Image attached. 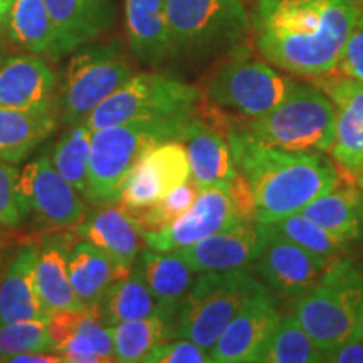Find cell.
Instances as JSON below:
<instances>
[{
  "instance_id": "obj_40",
  "label": "cell",
  "mask_w": 363,
  "mask_h": 363,
  "mask_svg": "<svg viewBox=\"0 0 363 363\" xmlns=\"http://www.w3.org/2000/svg\"><path fill=\"white\" fill-rule=\"evenodd\" d=\"M330 363H363V338L352 337L343 342L340 347L326 353V360Z\"/></svg>"
},
{
  "instance_id": "obj_36",
  "label": "cell",
  "mask_w": 363,
  "mask_h": 363,
  "mask_svg": "<svg viewBox=\"0 0 363 363\" xmlns=\"http://www.w3.org/2000/svg\"><path fill=\"white\" fill-rule=\"evenodd\" d=\"M27 352H54L45 320H27L0 326V362Z\"/></svg>"
},
{
  "instance_id": "obj_10",
  "label": "cell",
  "mask_w": 363,
  "mask_h": 363,
  "mask_svg": "<svg viewBox=\"0 0 363 363\" xmlns=\"http://www.w3.org/2000/svg\"><path fill=\"white\" fill-rule=\"evenodd\" d=\"M133 76L116 44L76 49L62 72L61 118L66 126L84 123L93 110Z\"/></svg>"
},
{
  "instance_id": "obj_35",
  "label": "cell",
  "mask_w": 363,
  "mask_h": 363,
  "mask_svg": "<svg viewBox=\"0 0 363 363\" xmlns=\"http://www.w3.org/2000/svg\"><path fill=\"white\" fill-rule=\"evenodd\" d=\"M201 187L192 179L179 185V187L172 190L169 195L158 201L153 206L147 208H142V211L131 212V217H133L136 224L140 225L142 230H160L163 227L170 225L172 222L187 212L195 199L201 194Z\"/></svg>"
},
{
  "instance_id": "obj_2",
  "label": "cell",
  "mask_w": 363,
  "mask_h": 363,
  "mask_svg": "<svg viewBox=\"0 0 363 363\" xmlns=\"http://www.w3.org/2000/svg\"><path fill=\"white\" fill-rule=\"evenodd\" d=\"M235 169L247 180L256 202V220L274 224L298 214L342 180L321 152H294L264 145L246 131L224 126Z\"/></svg>"
},
{
  "instance_id": "obj_16",
  "label": "cell",
  "mask_w": 363,
  "mask_h": 363,
  "mask_svg": "<svg viewBox=\"0 0 363 363\" xmlns=\"http://www.w3.org/2000/svg\"><path fill=\"white\" fill-rule=\"evenodd\" d=\"M337 110V131L330 153L342 170L357 175L363 169V83L328 74L313 79Z\"/></svg>"
},
{
  "instance_id": "obj_38",
  "label": "cell",
  "mask_w": 363,
  "mask_h": 363,
  "mask_svg": "<svg viewBox=\"0 0 363 363\" xmlns=\"http://www.w3.org/2000/svg\"><path fill=\"white\" fill-rule=\"evenodd\" d=\"M147 363H208L211 353L187 338L167 340L145 358Z\"/></svg>"
},
{
  "instance_id": "obj_28",
  "label": "cell",
  "mask_w": 363,
  "mask_h": 363,
  "mask_svg": "<svg viewBox=\"0 0 363 363\" xmlns=\"http://www.w3.org/2000/svg\"><path fill=\"white\" fill-rule=\"evenodd\" d=\"M67 267L72 289L84 308H96L106 289L123 278L106 254L83 239L71 246Z\"/></svg>"
},
{
  "instance_id": "obj_8",
  "label": "cell",
  "mask_w": 363,
  "mask_h": 363,
  "mask_svg": "<svg viewBox=\"0 0 363 363\" xmlns=\"http://www.w3.org/2000/svg\"><path fill=\"white\" fill-rule=\"evenodd\" d=\"M262 288L252 269L199 272L174 318V338H187L211 353L230 320Z\"/></svg>"
},
{
  "instance_id": "obj_9",
  "label": "cell",
  "mask_w": 363,
  "mask_h": 363,
  "mask_svg": "<svg viewBox=\"0 0 363 363\" xmlns=\"http://www.w3.org/2000/svg\"><path fill=\"white\" fill-rule=\"evenodd\" d=\"M296 83L267 61L242 51L212 72L206 83V98L220 111L239 118H259L274 110Z\"/></svg>"
},
{
  "instance_id": "obj_44",
  "label": "cell",
  "mask_w": 363,
  "mask_h": 363,
  "mask_svg": "<svg viewBox=\"0 0 363 363\" xmlns=\"http://www.w3.org/2000/svg\"><path fill=\"white\" fill-rule=\"evenodd\" d=\"M13 0H0V24L6 21V17L9 16V11H11Z\"/></svg>"
},
{
  "instance_id": "obj_23",
  "label": "cell",
  "mask_w": 363,
  "mask_h": 363,
  "mask_svg": "<svg viewBox=\"0 0 363 363\" xmlns=\"http://www.w3.org/2000/svg\"><path fill=\"white\" fill-rule=\"evenodd\" d=\"M56 29L57 56L89 44L115 19L113 0H44Z\"/></svg>"
},
{
  "instance_id": "obj_4",
  "label": "cell",
  "mask_w": 363,
  "mask_h": 363,
  "mask_svg": "<svg viewBox=\"0 0 363 363\" xmlns=\"http://www.w3.org/2000/svg\"><path fill=\"white\" fill-rule=\"evenodd\" d=\"M172 57L202 62L244 51L251 17L242 0H165Z\"/></svg>"
},
{
  "instance_id": "obj_18",
  "label": "cell",
  "mask_w": 363,
  "mask_h": 363,
  "mask_svg": "<svg viewBox=\"0 0 363 363\" xmlns=\"http://www.w3.org/2000/svg\"><path fill=\"white\" fill-rule=\"evenodd\" d=\"M76 238L88 240L115 262L123 278L130 276L145 244L140 225L123 208L104 206L72 227Z\"/></svg>"
},
{
  "instance_id": "obj_15",
  "label": "cell",
  "mask_w": 363,
  "mask_h": 363,
  "mask_svg": "<svg viewBox=\"0 0 363 363\" xmlns=\"http://www.w3.org/2000/svg\"><path fill=\"white\" fill-rule=\"evenodd\" d=\"M283 313L272 291L262 288L225 326L211 350L216 363H259Z\"/></svg>"
},
{
  "instance_id": "obj_34",
  "label": "cell",
  "mask_w": 363,
  "mask_h": 363,
  "mask_svg": "<svg viewBox=\"0 0 363 363\" xmlns=\"http://www.w3.org/2000/svg\"><path fill=\"white\" fill-rule=\"evenodd\" d=\"M269 225H272V229L278 230L279 234H283L284 238L293 240L294 244L305 247L306 251L325 257L331 264L347 256L348 246L335 239L330 233H326L323 227L316 224L303 212L284 217V219Z\"/></svg>"
},
{
  "instance_id": "obj_43",
  "label": "cell",
  "mask_w": 363,
  "mask_h": 363,
  "mask_svg": "<svg viewBox=\"0 0 363 363\" xmlns=\"http://www.w3.org/2000/svg\"><path fill=\"white\" fill-rule=\"evenodd\" d=\"M353 337L357 338H363V293H362V299H360V308H358V318H357V328Z\"/></svg>"
},
{
  "instance_id": "obj_17",
  "label": "cell",
  "mask_w": 363,
  "mask_h": 363,
  "mask_svg": "<svg viewBox=\"0 0 363 363\" xmlns=\"http://www.w3.org/2000/svg\"><path fill=\"white\" fill-rule=\"evenodd\" d=\"M264 230L257 220L239 222L238 225L208 235L199 242L175 251L197 272L251 269L261 251Z\"/></svg>"
},
{
  "instance_id": "obj_42",
  "label": "cell",
  "mask_w": 363,
  "mask_h": 363,
  "mask_svg": "<svg viewBox=\"0 0 363 363\" xmlns=\"http://www.w3.org/2000/svg\"><path fill=\"white\" fill-rule=\"evenodd\" d=\"M9 227L0 225V271H2L4 261H6L7 249H9V235H7Z\"/></svg>"
},
{
  "instance_id": "obj_39",
  "label": "cell",
  "mask_w": 363,
  "mask_h": 363,
  "mask_svg": "<svg viewBox=\"0 0 363 363\" xmlns=\"http://www.w3.org/2000/svg\"><path fill=\"white\" fill-rule=\"evenodd\" d=\"M345 78L357 79L363 83V11L357 17L350 34L345 40L337 71Z\"/></svg>"
},
{
  "instance_id": "obj_14",
  "label": "cell",
  "mask_w": 363,
  "mask_h": 363,
  "mask_svg": "<svg viewBox=\"0 0 363 363\" xmlns=\"http://www.w3.org/2000/svg\"><path fill=\"white\" fill-rule=\"evenodd\" d=\"M240 217L224 189H202L192 207L160 230H142L145 246L160 252H175L208 235L238 225Z\"/></svg>"
},
{
  "instance_id": "obj_31",
  "label": "cell",
  "mask_w": 363,
  "mask_h": 363,
  "mask_svg": "<svg viewBox=\"0 0 363 363\" xmlns=\"http://www.w3.org/2000/svg\"><path fill=\"white\" fill-rule=\"evenodd\" d=\"M111 333L116 362H145L153 348L174 338V320L163 316H150L121 321L111 326Z\"/></svg>"
},
{
  "instance_id": "obj_20",
  "label": "cell",
  "mask_w": 363,
  "mask_h": 363,
  "mask_svg": "<svg viewBox=\"0 0 363 363\" xmlns=\"http://www.w3.org/2000/svg\"><path fill=\"white\" fill-rule=\"evenodd\" d=\"M56 86V74L38 54L0 59V106L52 110Z\"/></svg>"
},
{
  "instance_id": "obj_5",
  "label": "cell",
  "mask_w": 363,
  "mask_h": 363,
  "mask_svg": "<svg viewBox=\"0 0 363 363\" xmlns=\"http://www.w3.org/2000/svg\"><path fill=\"white\" fill-rule=\"evenodd\" d=\"M190 121L128 123L94 130L91 135L88 182L83 197L96 207L115 206L120 201L126 177L140 158L167 140L182 142Z\"/></svg>"
},
{
  "instance_id": "obj_45",
  "label": "cell",
  "mask_w": 363,
  "mask_h": 363,
  "mask_svg": "<svg viewBox=\"0 0 363 363\" xmlns=\"http://www.w3.org/2000/svg\"><path fill=\"white\" fill-rule=\"evenodd\" d=\"M355 177H357V187H358V190H360L362 199H363V169L358 172Z\"/></svg>"
},
{
  "instance_id": "obj_3",
  "label": "cell",
  "mask_w": 363,
  "mask_h": 363,
  "mask_svg": "<svg viewBox=\"0 0 363 363\" xmlns=\"http://www.w3.org/2000/svg\"><path fill=\"white\" fill-rule=\"evenodd\" d=\"M217 125L246 131L257 142L294 152H330L337 131V110L315 83H296L274 110L259 118L216 116Z\"/></svg>"
},
{
  "instance_id": "obj_24",
  "label": "cell",
  "mask_w": 363,
  "mask_h": 363,
  "mask_svg": "<svg viewBox=\"0 0 363 363\" xmlns=\"http://www.w3.org/2000/svg\"><path fill=\"white\" fill-rule=\"evenodd\" d=\"M126 30L133 56L147 66H160L172 57L165 0H126Z\"/></svg>"
},
{
  "instance_id": "obj_41",
  "label": "cell",
  "mask_w": 363,
  "mask_h": 363,
  "mask_svg": "<svg viewBox=\"0 0 363 363\" xmlns=\"http://www.w3.org/2000/svg\"><path fill=\"white\" fill-rule=\"evenodd\" d=\"M12 363H62V358L56 352H27L12 357Z\"/></svg>"
},
{
  "instance_id": "obj_19",
  "label": "cell",
  "mask_w": 363,
  "mask_h": 363,
  "mask_svg": "<svg viewBox=\"0 0 363 363\" xmlns=\"http://www.w3.org/2000/svg\"><path fill=\"white\" fill-rule=\"evenodd\" d=\"M190 163V179L201 189H224L239 175L224 130L197 116L190 121L184 140Z\"/></svg>"
},
{
  "instance_id": "obj_12",
  "label": "cell",
  "mask_w": 363,
  "mask_h": 363,
  "mask_svg": "<svg viewBox=\"0 0 363 363\" xmlns=\"http://www.w3.org/2000/svg\"><path fill=\"white\" fill-rule=\"evenodd\" d=\"M262 230L264 240L251 269L269 291L289 299L298 298L315 286L331 266L325 257L294 244L272 225L262 224Z\"/></svg>"
},
{
  "instance_id": "obj_30",
  "label": "cell",
  "mask_w": 363,
  "mask_h": 363,
  "mask_svg": "<svg viewBox=\"0 0 363 363\" xmlns=\"http://www.w3.org/2000/svg\"><path fill=\"white\" fill-rule=\"evenodd\" d=\"M9 30L21 48L38 56H57L56 29L44 0H13L9 11Z\"/></svg>"
},
{
  "instance_id": "obj_27",
  "label": "cell",
  "mask_w": 363,
  "mask_h": 363,
  "mask_svg": "<svg viewBox=\"0 0 363 363\" xmlns=\"http://www.w3.org/2000/svg\"><path fill=\"white\" fill-rule=\"evenodd\" d=\"M57 121L52 110L0 106V160L19 165L49 135Z\"/></svg>"
},
{
  "instance_id": "obj_6",
  "label": "cell",
  "mask_w": 363,
  "mask_h": 363,
  "mask_svg": "<svg viewBox=\"0 0 363 363\" xmlns=\"http://www.w3.org/2000/svg\"><path fill=\"white\" fill-rule=\"evenodd\" d=\"M362 293L363 266L345 256L294 298L293 316L326 355L355 333Z\"/></svg>"
},
{
  "instance_id": "obj_37",
  "label": "cell",
  "mask_w": 363,
  "mask_h": 363,
  "mask_svg": "<svg viewBox=\"0 0 363 363\" xmlns=\"http://www.w3.org/2000/svg\"><path fill=\"white\" fill-rule=\"evenodd\" d=\"M21 172L16 165L0 160V225L16 229L26 220L19 190Z\"/></svg>"
},
{
  "instance_id": "obj_22",
  "label": "cell",
  "mask_w": 363,
  "mask_h": 363,
  "mask_svg": "<svg viewBox=\"0 0 363 363\" xmlns=\"http://www.w3.org/2000/svg\"><path fill=\"white\" fill-rule=\"evenodd\" d=\"M38 244L24 242L0 276V326L27 320H49L35 286Z\"/></svg>"
},
{
  "instance_id": "obj_21",
  "label": "cell",
  "mask_w": 363,
  "mask_h": 363,
  "mask_svg": "<svg viewBox=\"0 0 363 363\" xmlns=\"http://www.w3.org/2000/svg\"><path fill=\"white\" fill-rule=\"evenodd\" d=\"M76 235L69 233L49 234L38 244L35 286L45 315L83 310V303L72 289L67 257Z\"/></svg>"
},
{
  "instance_id": "obj_11",
  "label": "cell",
  "mask_w": 363,
  "mask_h": 363,
  "mask_svg": "<svg viewBox=\"0 0 363 363\" xmlns=\"http://www.w3.org/2000/svg\"><path fill=\"white\" fill-rule=\"evenodd\" d=\"M19 190L26 219L33 217L54 233L72 229L88 216L84 199L59 174L49 157L27 163L21 172Z\"/></svg>"
},
{
  "instance_id": "obj_1",
  "label": "cell",
  "mask_w": 363,
  "mask_h": 363,
  "mask_svg": "<svg viewBox=\"0 0 363 363\" xmlns=\"http://www.w3.org/2000/svg\"><path fill=\"white\" fill-rule=\"evenodd\" d=\"M362 11L363 0H257L254 45L271 66L296 78L333 74Z\"/></svg>"
},
{
  "instance_id": "obj_33",
  "label": "cell",
  "mask_w": 363,
  "mask_h": 363,
  "mask_svg": "<svg viewBox=\"0 0 363 363\" xmlns=\"http://www.w3.org/2000/svg\"><path fill=\"white\" fill-rule=\"evenodd\" d=\"M91 131L84 123L69 125L54 145L51 162L69 184L84 194L88 182Z\"/></svg>"
},
{
  "instance_id": "obj_32",
  "label": "cell",
  "mask_w": 363,
  "mask_h": 363,
  "mask_svg": "<svg viewBox=\"0 0 363 363\" xmlns=\"http://www.w3.org/2000/svg\"><path fill=\"white\" fill-rule=\"evenodd\" d=\"M325 360V352L318 348L291 313L281 315L259 363H321Z\"/></svg>"
},
{
  "instance_id": "obj_7",
  "label": "cell",
  "mask_w": 363,
  "mask_h": 363,
  "mask_svg": "<svg viewBox=\"0 0 363 363\" xmlns=\"http://www.w3.org/2000/svg\"><path fill=\"white\" fill-rule=\"evenodd\" d=\"M202 93L162 74H133L86 118L91 131L128 123H185L197 116Z\"/></svg>"
},
{
  "instance_id": "obj_25",
  "label": "cell",
  "mask_w": 363,
  "mask_h": 363,
  "mask_svg": "<svg viewBox=\"0 0 363 363\" xmlns=\"http://www.w3.org/2000/svg\"><path fill=\"white\" fill-rule=\"evenodd\" d=\"M133 269L160 303L165 315L174 320L197 272L177 252H160L150 247L140 254Z\"/></svg>"
},
{
  "instance_id": "obj_29",
  "label": "cell",
  "mask_w": 363,
  "mask_h": 363,
  "mask_svg": "<svg viewBox=\"0 0 363 363\" xmlns=\"http://www.w3.org/2000/svg\"><path fill=\"white\" fill-rule=\"evenodd\" d=\"M96 310L108 326L150 316L169 318L135 269L126 278L116 279L106 289Z\"/></svg>"
},
{
  "instance_id": "obj_13",
  "label": "cell",
  "mask_w": 363,
  "mask_h": 363,
  "mask_svg": "<svg viewBox=\"0 0 363 363\" xmlns=\"http://www.w3.org/2000/svg\"><path fill=\"white\" fill-rule=\"evenodd\" d=\"M190 179L187 148L180 140L158 143L140 158L126 177L120 194V207L125 212L147 208Z\"/></svg>"
},
{
  "instance_id": "obj_26",
  "label": "cell",
  "mask_w": 363,
  "mask_h": 363,
  "mask_svg": "<svg viewBox=\"0 0 363 363\" xmlns=\"http://www.w3.org/2000/svg\"><path fill=\"white\" fill-rule=\"evenodd\" d=\"M301 212L345 246L363 239V199L357 184L348 185L340 180Z\"/></svg>"
}]
</instances>
